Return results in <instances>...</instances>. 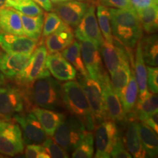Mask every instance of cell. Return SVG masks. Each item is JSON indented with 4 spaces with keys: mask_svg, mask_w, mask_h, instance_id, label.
Segmentation results:
<instances>
[{
    "mask_svg": "<svg viewBox=\"0 0 158 158\" xmlns=\"http://www.w3.org/2000/svg\"><path fill=\"white\" fill-rule=\"evenodd\" d=\"M112 35L127 48H133L143 37L136 10L108 8Z\"/></svg>",
    "mask_w": 158,
    "mask_h": 158,
    "instance_id": "1",
    "label": "cell"
},
{
    "mask_svg": "<svg viewBox=\"0 0 158 158\" xmlns=\"http://www.w3.org/2000/svg\"><path fill=\"white\" fill-rule=\"evenodd\" d=\"M19 15L21 16L24 35L30 38L38 40L42 35L44 15L40 14L35 16H29L21 13H19Z\"/></svg>",
    "mask_w": 158,
    "mask_h": 158,
    "instance_id": "29",
    "label": "cell"
},
{
    "mask_svg": "<svg viewBox=\"0 0 158 158\" xmlns=\"http://www.w3.org/2000/svg\"><path fill=\"white\" fill-rule=\"evenodd\" d=\"M43 146L45 147L49 157L53 158H67L69 157L67 152L62 147L59 145L53 138H47L43 142Z\"/></svg>",
    "mask_w": 158,
    "mask_h": 158,
    "instance_id": "35",
    "label": "cell"
},
{
    "mask_svg": "<svg viewBox=\"0 0 158 158\" xmlns=\"http://www.w3.org/2000/svg\"><path fill=\"white\" fill-rule=\"evenodd\" d=\"M31 54H8L0 51V72L6 78L15 80L22 72Z\"/></svg>",
    "mask_w": 158,
    "mask_h": 158,
    "instance_id": "18",
    "label": "cell"
},
{
    "mask_svg": "<svg viewBox=\"0 0 158 158\" xmlns=\"http://www.w3.org/2000/svg\"><path fill=\"white\" fill-rule=\"evenodd\" d=\"M46 66L50 73L58 81H68L75 80L77 76L76 69L60 52L51 53L47 55Z\"/></svg>",
    "mask_w": 158,
    "mask_h": 158,
    "instance_id": "17",
    "label": "cell"
},
{
    "mask_svg": "<svg viewBox=\"0 0 158 158\" xmlns=\"http://www.w3.org/2000/svg\"><path fill=\"white\" fill-rule=\"evenodd\" d=\"M62 98L63 107L83 122L87 130L93 131L96 126L93 114L78 81H68L62 85Z\"/></svg>",
    "mask_w": 158,
    "mask_h": 158,
    "instance_id": "2",
    "label": "cell"
},
{
    "mask_svg": "<svg viewBox=\"0 0 158 158\" xmlns=\"http://www.w3.org/2000/svg\"><path fill=\"white\" fill-rule=\"evenodd\" d=\"M92 1H94H94H96V0H92Z\"/></svg>",
    "mask_w": 158,
    "mask_h": 158,
    "instance_id": "48",
    "label": "cell"
},
{
    "mask_svg": "<svg viewBox=\"0 0 158 158\" xmlns=\"http://www.w3.org/2000/svg\"><path fill=\"white\" fill-rule=\"evenodd\" d=\"M86 132L87 129L83 122L72 116L65 118L56 128L52 137L67 152H71L77 147Z\"/></svg>",
    "mask_w": 158,
    "mask_h": 158,
    "instance_id": "4",
    "label": "cell"
},
{
    "mask_svg": "<svg viewBox=\"0 0 158 158\" xmlns=\"http://www.w3.org/2000/svg\"><path fill=\"white\" fill-rule=\"evenodd\" d=\"M143 123L147 124L149 127L152 129L155 133H158V112L156 111L155 113L150 115L146 119H144Z\"/></svg>",
    "mask_w": 158,
    "mask_h": 158,
    "instance_id": "41",
    "label": "cell"
},
{
    "mask_svg": "<svg viewBox=\"0 0 158 158\" xmlns=\"http://www.w3.org/2000/svg\"><path fill=\"white\" fill-rule=\"evenodd\" d=\"M130 75H131V68H130V62L123 63L120 65L112 74H110L112 87L119 98L123 92L124 89L126 87L129 82Z\"/></svg>",
    "mask_w": 158,
    "mask_h": 158,
    "instance_id": "31",
    "label": "cell"
},
{
    "mask_svg": "<svg viewBox=\"0 0 158 158\" xmlns=\"http://www.w3.org/2000/svg\"><path fill=\"white\" fill-rule=\"evenodd\" d=\"M138 133L147 157H156L158 152L157 133L143 122L138 123Z\"/></svg>",
    "mask_w": 158,
    "mask_h": 158,
    "instance_id": "24",
    "label": "cell"
},
{
    "mask_svg": "<svg viewBox=\"0 0 158 158\" xmlns=\"http://www.w3.org/2000/svg\"><path fill=\"white\" fill-rule=\"evenodd\" d=\"M135 8H142L157 4V0H131Z\"/></svg>",
    "mask_w": 158,
    "mask_h": 158,
    "instance_id": "42",
    "label": "cell"
},
{
    "mask_svg": "<svg viewBox=\"0 0 158 158\" xmlns=\"http://www.w3.org/2000/svg\"><path fill=\"white\" fill-rule=\"evenodd\" d=\"M61 54L68 61L70 64L80 73L81 76H89L85 66L83 62V59L81 53L80 43L77 40H73L70 45L62 51Z\"/></svg>",
    "mask_w": 158,
    "mask_h": 158,
    "instance_id": "30",
    "label": "cell"
},
{
    "mask_svg": "<svg viewBox=\"0 0 158 158\" xmlns=\"http://www.w3.org/2000/svg\"><path fill=\"white\" fill-rule=\"evenodd\" d=\"M100 51L110 75L123 63L130 62L126 47L115 37L110 43L106 42L104 40V42L100 47Z\"/></svg>",
    "mask_w": 158,
    "mask_h": 158,
    "instance_id": "14",
    "label": "cell"
},
{
    "mask_svg": "<svg viewBox=\"0 0 158 158\" xmlns=\"http://www.w3.org/2000/svg\"><path fill=\"white\" fill-rule=\"evenodd\" d=\"M157 110L158 98L157 94L148 91L145 94L138 97L135 108L131 114L135 118L143 122L150 115L157 111Z\"/></svg>",
    "mask_w": 158,
    "mask_h": 158,
    "instance_id": "22",
    "label": "cell"
},
{
    "mask_svg": "<svg viewBox=\"0 0 158 158\" xmlns=\"http://www.w3.org/2000/svg\"><path fill=\"white\" fill-rule=\"evenodd\" d=\"M14 10L29 16H35V15L43 14V10L41 7L32 0H25L19 5L16 6Z\"/></svg>",
    "mask_w": 158,
    "mask_h": 158,
    "instance_id": "36",
    "label": "cell"
},
{
    "mask_svg": "<svg viewBox=\"0 0 158 158\" xmlns=\"http://www.w3.org/2000/svg\"><path fill=\"white\" fill-rule=\"evenodd\" d=\"M6 83V80H5V76H4V75L1 72H0V86H2V85L5 84Z\"/></svg>",
    "mask_w": 158,
    "mask_h": 158,
    "instance_id": "44",
    "label": "cell"
},
{
    "mask_svg": "<svg viewBox=\"0 0 158 158\" xmlns=\"http://www.w3.org/2000/svg\"><path fill=\"white\" fill-rule=\"evenodd\" d=\"M97 158H109L110 152L117 141L118 128L115 122L106 119L97 124L94 127Z\"/></svg>",
    "mask_w": 158,
    "mask_h": 158,
    "instance_id": "8",
    "label": "cell"
},
{
    "mask_svg": "<svg viewBox=\"0 0 158 158\" xmlns=\"http://www.w3.org/2000/svg\"><path fill=\"white\" fill-rule=\"evenodd\" d=\"M47 55L48 51L44 45L37 46L24 69L14 81L20 85L28 86L37 79L50 76L46 66Z\"/></svg>",
    "mask_w": 158,
    "mask_h": 158,
    "instance_id": "6",
    "label": "cell"
},
{
    "mask_svg": "<svg viewBox=\"0 0 158 158\" xmlns=\"http://www.w3.org/2000/svg\"><path fill=\"white\" fill-rule=\"evenodd\" d=\"M13 119L21 126L26 143H41L48 137L32 111L15 114Z\"/></svg>",
    "mask_w": 158,
    "mask_h": 158,
    "instance_id": "13",
    "label": "cell"
},
{
    "mask_svg": "<svg viewBox=\"0 0 158 158\" xmlns=\"http://www.w3.org/2000/svg\"><path fill=\"white\" fill-rule=\"evenodd\" d=\"M89 7L88 3L78 0H67L55 7L56 13L69 27L76 28Z\"/></svg>",
    "mask_w": 158,
    "mask_h": 158,
    "instance_id": "16",
    "label": "cell"
},
{
    "mask_svg": "<svg viewBox=\"0 0 158 158\" xmlns=\"http://www.w3.org/2000/svg\"><path fill=\"white\" fill-rule=\"evenodd\" d=\"M135 56V70L134 73L137 82L139 95L145 94L149 89L147 88V66L143 59L140 42L138 43Z\"/></svg>",
    "mask_w": 158,
    "mask_h": 158,
    "instance_id": "28",
    "label": "cell"
},
{
    "mask_svg": "<svg viewBox=\"0 0 158 158\" xmlns=\"http://www.w3.org/2000/svg\"><path fill=\"white\" fill-rule=\"evenodd\" d=\"M135 10L143 30L147 34H155L158 27L157 4Z\"/></svg>",
    "mask_w": 158,
    "mask_h": 158,
    "instance_id": "25",
    "label": "cell"
},
{
    "mask_svg": "<svg viewBox=\"0 0 158 158\" xmlns=\"http://www.w3.org/2000/svg\"><path fill=\"white\" fill-rule=\"evenodd\" d=\"M126 146L132 157L135 158L147 157L138 133V122L131 121L128 124L126 131Z\"/></svg>",
    "mask_w": 158,
    "mask_h": 158,
    "instance_id": "23",
    "label": "cell"
},
{
    "mask_svg": "<svg viewBox=\"0 0 158 158\" xmlns=\"http://www.w3.org/2000/svg\"><path fill=\"white\" fill-rule=\"evenodd\" d=\"M94 155V135L87 130L84 138L72 152L73 158H90Z\"/></svg>",
    "mask_w": 158,
    "mask_h": 158,
    "instance_id": "33",
    "label": "cell"
},
{
    "mask_svg": "<svg viewBox=\"0 0 158 158\" xmlns=\"http://www.w3.org/2000/svg\"><path fill=\"white\" fill-rule=\"evenodd\" d=\"M63 23L64 22L56 13L49 11V13H45L42 31L43 40L57 30Z\"/></svg>",
    "mask_w": 158,
    "mask_h": 158,
    "instance_id": "34",
    "label": "cell"
},
{
    "mask_svg": "<svg viewBox=\"0 0 158 158\" xmlns=\"http://www.w3.org/2000/svg\"><path fill=\"white\" fill-rule=\"evenodd\" d=\"M6 0H0V10L5 7Z\"/></svg>",
    "mask_w": 158,
    "mask_h": 158,
    "instance_id": "45",
    "label": "cell"
},
{
    "mask_svg": "<svg viewBox=\"0 0 158 158\" xmlns=\"http://www.w3.org/2000/svg\"><path fill=\"white\" fill-rule=\"evenodd\" d=\"M98 23L103 38L106 42H112L114 37L112 35L110 27V17L109 10L106 6L99 5L97 7Z\"/></svg>",
    "mask_w": 158,
    "mask_h": 158,
    "instance_id": "32",
    "label": "cell"
},
{
    "mask_svg": "<svg viewBox=\"0 0 158 158\" xmlns=\"http://www.w3.org/2000/svg\"><path fill=\"white\" fill-rule=\"evenodd\" d=\"M31 111L36 116L48 137L54 135L56 128L66 118L64 114L61 112L36 106Z\"/></svg>",
    "mask_w": 158,
    "mask_h": 158,
    "instance_id": "20",
    "label": "cell"
},
{
    "mask_svg": "<svg viewBox=\"0 0 158 158\" xmlns=\"http://www.w3.org/2000/svg\"><path fill=\"white\" fill-rule=\"evenodd\" d=\"M139 42L145 64L149 66L157 67L158 64L157 35H152L142 37Z\"/></svg>",
    "mask_w": 158,
    "mask_h": 158,
    "instance_id": "27",
    "label": "cell"
},
{
    "mask_svg": "<svg viewBox=\"0 0 158 158\" xmlns=\"http://www.w3.org/2000/svg\"><path fill=\"white\" fill-rule=\"evenodd\" d=\"M67 1V0H66ZM78 1H85V0H78Z\"/></svg>",
    "mask_w": 158,
    "mask_h": 158,
    "instance_id": "47",
    "label": "cell"
},
{
    "mask_svg": "<svg viewBox=\"0 0 158 158\" xmlns=\"http://www.w3.org/2000/svg\"><path fill=\"white\" fill-rule=\"evenodd\" d=\"M73 40V28L64 23L57 30L45 37V46L49 54L59 52L66 48Z\"/></svg>",
    "mask_w": 158,
    "mask_h": 158,
    "instance_id": "19",
    "label": "cell"
},
{
    "mask_svg": "<svg viewBox=\"0 0 158 158\" xmlns=\"http://www.w3.org/2000/svg\"><path fill=\"white\" fill-rule=\"evenodd\" d=\"M24 141L19 124L0 118V153L15 156L22 154Z\"/></svg>",
    "mask_w": 158,
    "mask_h": 158,
    "instance_id": "7",
    "label": "cell"
},
{
    "mask_svg": "<svg viewBox=\"0 0 158 158\" xmlns=\"http://www.w3.org/2000/svg\"><path fill=\"white\" fill-rule=\"evenodd\" d=\"M147 70V88L154 94L158 92V69L157 67L148 66Z\"/></svg>",
    "mask_w": 158,
    "mask_h": 158,
    "instance_id": "38",
    "label": "cell"
},
{
    "mask_svg": "<svg viewBox=\"0 0 158 158\" xmlns=\"http://www.w3.org/2000/svg\"><path fill=\"white\" fill-rule=\"evenodd\" d=\"M78 82L87 98L96 125L107 119L105 112L102 87L100 81L90 78L89 76H83L80 75Z\"/></svg>",
    "mask_w": 158,
    "mask_h": 158,
    "instance_id": "9",
    "label": "cell"
},
{
    "mask_svg": "<svg viewBox=\"0 0 158 158\" xmlns=\"http://www.w3.org/2000/svg\"><path fill=\"white\" fill-rule=\"evenodd\" d=\"M101 84L105 112L107 119L116 122H121L125 119L123 107L119 98L112 87L109 76L107 73L100 81Z\"/></svg>",
    "mask_w": 158,
    "mask_h": 158,
    "instance_id": "12",
    "label": "cell"
},
{
    "mask_svg": "<svg viewBox=\"0 0 158 158\" xmlns=\"http://www.w3.org/2000/svg\"><path fill=\"white\" fill-rule=\"evenodd\" d=\"M110 157L114 158H131L132 155L124 147L121 137L118 136L117 141L110 152Z\"/></svg>",
    "mask_w": 158,
    "mask_h": 158,
    "instance_id": "40",
    "label": "cell"
},
{
    "mask_svg": "<svg viewBox=\"0 0 158 158\" xmlns=\"http://www.w3.org/2000/svg\"><path fill=\"white\" fill-rule=\"evenodd\" d=\"M74 36L80 42L84 40L92 41L99 48L104 42V38L98 23L94 5H89L86 13L77 25L74 31Z\"/></svg>",
    "mask_w": 158,
    "mask_h": 158,
    "instance_id": "10",
    "label": "cell"
},
{
    "mask_svg": "<svg viewBox=\"0 0 158 158\" xmlns=\"http://www.w3.org/2000/svg\"><path fill=\"white\" fill-rule=\"evenodd\" d=\"M0 33L25 35L19 12L10 7L0 10Z\"/></svg>",
    "mask_w": 158,
    "mask_h": 158,
    "instance_id": "21",
    "label": "cell"
},
{
    "mask_svg": "<svg viewBox=\"0 0 158 158\" xmlns=\"http://www.w3.org/2000/svg\"><path fill=\"white\" fill-rule=\"evenodd\" d=\"M32 1L45 10L49 12L53 10V5L51 0H32Z\"/></svg>",
    "mask_w": 158,
    "mask_h": 158,
    "instance_id": "43",
    "label": "cell"
},
{
    "mask_svg": "<svg viewBox=\"0 0 158 158\" xmlns=\"http://www.w3.org/2000/svg\"><path fill=\"white\" fill-rule=\"evenodd\" d=\"M29 103L23 92L18 86L7 84L0 86V118L10 121L15 114L23 113Z\"/></svg>",
    "mask_w": 158,
    "mask_h": 158,
    "instance_id": "5",
    "label": "cell"
},
{
    "mask_svg": "<svg viewBox=\"0 0 158 158\" xmlns=\"http://www.w3.org/2000/svg\"><path fill=\"white\" fill-rule=\"evenodd\" d=\"M80 46L83 62L89 76L100 81L106 72L102 65L100 48L89 40L81 41Z\"/></svg>",
    "mask_w": 158,
    "mask_h": 158,
    "instance_id": "11",
    "label": "cell"
},
{
    "mask_svg": "<svg viewBox=\"0 0 158 158\" xmlns=\"http://www.w3.org/2000/svg\"><path fill=\"white\" fill-rule=\"evenodd\" d=\"M25 157L27 158H49L48 154L43 145L38 143L27 144L25 149Z\"/></svg>",
    "mask_w": 158,
    "mask_h": 158,
    "instance_id": "37",
    "label": "cell"
},
{
    "mask_svg": "<svg viewBox=\"0 0 158 158\" xmlns=\"http://www.w3.org/2000/svg\"><path fill=\"white\" fill-rule=\"evenodd\" d=\"M138 84L135 80L134 70L132 69L129 82L126 87L124 89L121 96L119 97L126 116L130 115L133 112L138 100Z\"/></svg>",
    "mask_w": 158,
    "mask_h": 158,
    "instance_id": "26",
    "label": "cell"
},
{
    "mask_svg": "<svg viewBox=\"0 0 158 158\" xmlns=\"http://www.w3.org/2000/svg\"><path fill=\"white\" fill-rule=\"evenodd\" d=\"M51 2H54V3H57L58 2V0H51Z\"/></svg>",
    "mask_w": 158,
    "mask_h": 158,
    "instance_id": "46",
    "label": "cell"
},
{
    "mask_svg": "<svg viewBox=\"0 0 158 158\" xmlns=\"http://www.w3.org/2000/svg\"><path fill=\"white\" fill-rule=\"evenodd\" d=\"M26 97L29 103L36 107L54 110L64 108L62 84L50 76L37 79L29 85Z\"/></svg>",
    "mask_w": 158,
    "mask_h": 158,
    "instance_id": "3",
    "label": "cell"
},
{
    "mask_svg": "<svg viewBox=\"0 0 158 158\" xmlns=\"http://www.w3.org/2000/svg\"><path fill=\"white\" fill-rule=\"evenodd\" d=\"M38 44V40L26 35L0 33V48L8 54H31Z\"/></svg>",
    "mask_w": 158,
    "mask_h": 158,
    "instance_id": "15",
    "label": "cell"
},
{
    "mask_svg": "<svg viewBox=\"0 0 158 158\" xmlns=\"http://www.w3.org/2000/svg\"><path fill=\"white\" fill-rule=\"evenodd\" d=\"M100 3L110 8L135 10L131 0H100Z\"/></svg>",
    "mask_w": 158,
    "mask_h": 158,
    "instance_id": "39",
    "label": "cell"
}]
</instances>
